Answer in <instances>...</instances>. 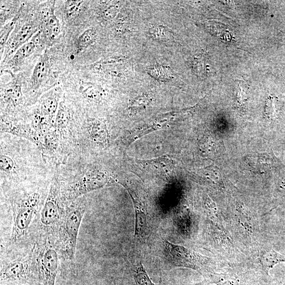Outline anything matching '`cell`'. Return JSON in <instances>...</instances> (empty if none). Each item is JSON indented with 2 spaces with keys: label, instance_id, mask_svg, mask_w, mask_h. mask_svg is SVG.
Segmentation results:
<instances>
[{
  "label": "cell",
  "instance_id": "1",
  "mask_svg": "<svg viewBox=\"0 0 285 285\" xmlns=\"http://www.w3.org/2000/svg\"><path fill=\"white\" fill-rule=\"evenodd\" d=\"M61 196L58 168L50 186L45 204L35 222L37 240L45 238L56 240L58 230L66 208Z\"/></svg>",
  "mask_w": 285,
  "mask_h": 285
},
{
  "label": "cell",
  "instance_id": "2",
  "mask_svg": "<svg viewBox=\"0 0 285 285\" xmlns=\"http://www.w3.org/2000/svg\"><path fill=\"white\" fill-rule=\"evenodd\" d=\"M86 210L82 202L66 208L56 237L61 256L64 260H75L78 237Z\"/></svg>",
  "mask_w": 285,
  "mask_h": 285
},
{
  "label": "cell",
  "instance_id": "3",
  "mask_svg": "<svg viewBox=\"0 0 285 285\" xmlns=\"http://www.w3.org/2000/svg\"><path fill=\"white\" fill-rule=\"evenodd\" d=\"M41 203V194L38 192L25 194L13 203V226L10 239L11 244L19 242L28 235L43 208Z\"/></svg>",
  "mask_w": 285,
  "mask_h": 285
},
{
  "label": "cell",
  "instance_id": "4",
  "mask_svg": "<svg viewBox=\"0 0 285 285\" xmlns=\"http://www.w3.org/2000/svg\"><path fill=\"white\" fill-rule=\"evenodd\" d=\"M1 285H36L40 283L34 251L19 257L3 260Z\"/></svg>",
  "mask_w": 285,
  "mask_h": 285
},
{
  "label": "cell",
  "instance_id": "5",
  "mask_svg": "<svg viewBox=\"0 0 285 285\" xmlns=\"http://www.w3.org/2000/svg\"><path fill=\"white\" fill-rule=\"evenodd\" d=\"M34 251L42 285H55L61 254L54 238L35 241Z\"/></svg>",
  "mask_w": 285,
  "mask_h": 285
},
{
  "label": "cell",
  "instance_id": "6",
  "mask_svg": "<svg viewBox=\"0 0 285 285\" xmlns=\"http://www.w3.org/2000/svg\"><path fill=\"white\" fill-rule=\"evenodd\" d=\"M24 11V6L22 4L18 14V19L16 27L1 57L2 65L7 63L20 47L28 42L41 29V19L39 13L35 16L32 14L25 16Z\"/></svg>",
  "mask_w": 285,
  "mask_h": 285
},
{
  "label": "cell",
  "instance_id": "7",
  "mask_svg": "<svg viewBox=\"0 0 285 285\" xmlns=\"http://www.w3.org/2000/svg\"><path fill=\"white\" fill-rule=\"evenodd\" d=\"M167 261L173 267H184L195 270L202 275L208 273L206 265L209 259L193 250L175 244L162 238Z\"/></svg>",
  "mask_w": 285,
  "mask_h": 285
},
{
  "label": "cell",
  "instance_id": "8",
  "mask_svg": "<svg viewBox=\"0 0 285 285\" xmlns=\"http://www.w3.org/2000/svg\"><path fill=\"white\" fill-rule=\"evenodd\" d=\"M110 182L109 176L102 172L86 173L69 184L61 192L63 202L74 201L84 194L102 188Z\"/></svg>",
  "mask_w": 285,
  "mask_h": 285
},
{
  "label": "cell",
  "instance_id": "9",
  "mask_svg": "<svg viewBox=\"0 0 285 285\" xmlns=\"http://www.w3.org/2000/svg\"><path fill=\"white\" fill-rule=\"evenodd\" d=\"M55 72L53 70V61L50 57L49 51L46 49L44 53L37 59L28 83V87L33 92L44 90L47 92L57 85Z\"/></svg>",
  "mask_w": 285,
  "mask_h": 285
},
{
  "label": "cell",
  "instance_id": "10",
  "mask_svg": "<svg viewBox=\"0 0 285 285\" xmlns=\"http://www.w3.org/2000/svg\"><path fill=\"white\" fill-rule=\"evenodd\" d=\"M45 44L46 43L40 30L28 42L20 47L14 56L5 63L8 69L4 72L15 74L19 71L33 57L42 53L43 45L45 46Z\"/></svg>",
  "mask_w": 285,
  "mask_h": 285
},
{
  "label": "cell",
  "instance_id": "11",
  "mask_svg": "<svg viewBox=\"0 0 285 285\" xmlns=\"http://www.w3.org/2000/svg\"><path fill=\"white\" fill-rule=\"evenodd\" d=\"M55 2H51L49 6L46 5L39 9L38 12L41 19L42 35L47 44L53 45L56 43L61 36V25L55 11Z\"/></svg>",
  "mask_w": 285,
  "mask_h": 285
},
{
  "label": "cell",
  "instance_id": "12",
  "mask_svg": "<svg viewBox=\"0 0 285 285\" xmlns=\"http://www.w3.org/2000/svg\"><path fill=\"white\" fill-rule=\"evenodd\" d=\"M130 195L135 210L134 236L140 242L147 240L149 232V218L147 206L137 191L124 183H120Z\"/></svg>",
  "mask_w": 285,
  "mask_h": 285
},
{
  "label": "cell",
  "instance_id": "13",
  "mask_svg": "<svg viewBox=\"0 0 285 285\" xmlns=\"http://www.w3.org/2000/svg\"><path fill=\"white\" fill-rule=\"evenodd\" d=\"M62 90L58 84L42 96L37 111L49 122L55 119L60 104Z\"/></svg>",
  "mask_w": 285,
  "mask_h": 285
},
{
  "label": "cell",
  "instance_id": "14",
  "mask_svg": "<svg viewBox=\"0 0 285 285\" xmlns=\"http://www.w3.org/2000/svg\"><path fill=\"white\" fill-rule=\"evenodd\" d=\"M11 74L12 80L1 85L2 101L12 107L19 106L23 101L22 85L19 77Z\"/></svg>",
  "mask_w": 285,
  "mask_h": 285
},
{
  "label": "cell",
  "instance_id": "15",
  "mask_svg": "<svg viewBox=\"0 0 285 285\" xmlns=\"http://www.w3.org/2000/svg\"><path fill=\"white\" fill-rule=\"evenodd\" d=\"M274 158L267 153H258L250 155L246 162L254 172L260 173L269 171L274 166Z\"/></svg>",
  "mask_w": 285,
  "mask_h": 285
},
{
  "label": "cell",
  "instance_id": "16",
  "mask_svg": "<svg viewBox=\"0 0 285 285\" xmlns=\"http://www.w3.org/2000/svg\"><path fill=\"white\" fill-rule=\"evenodd\" d=\"M1 129L2 133H10L27 138L35 144L40 142L38 136L30 127L13 123L7 118H2Z\"/></svg>",
  "mask_w": 285,
  "mask_h": 285
},
{
  "label": "cell",
  "instance_id": "17",
  "mask_svg": "<svg viewBox=\"0 0 285 285\" xmlns=\"http://www.w3.org/2000/svg\"><path fill=\"white\" fill-rule=\"evenodd\" d=\"M87 129L91 139L99 145H104L108 142L109 131L104 122L97 119L88 121Z\"/></svg>",
  "mask_w": 285,
  "mask_h": 285
},
{
  "label": "cell",
  "instance_id": "18",
  "mask_svg": "<svg viewBox=\"0 0 285 285\" xmlns=\"http://www.w3.org/2000/svg\"><path fill=\"white\" fill-rule=\"evenodd\" d=\"M98 34L94 28L84 30L77 38L75 42V54L79 56L80 54L92 46L96 42Z\"/></svg>",
  "mask_w": 285,
  "mask_h": 285
},
{
  "label": "cell",
  "instance_id": "19",
  "mask_svg": "<svg viewBox=\"0 0 285 285\" xmlns=\"http://www.w3.org/2000/svg\"><path fill=\"white\" fill-rule=\"evenodd\" d=\"M203 275L210 283L217 285H245L235 274H219L208 272Z\"/></svg>",
  "mask_w": 285,
  "mask_h": 285
},
{
  "label": "cell",
  "instance_id": "20",
  "mask_svg": "<svg viewBox=\"0 0 285 285\" xmlns=\"http://www.w3.org/2000/svg\"><path fill=\"white\" fill-rule=\"evenodd\" d=\"M260 263L265 273L268 275L269 271L277 264L285 263V257L273 250L263 251L260 256Z\"/></svg>",
  "mask_w": 285,
  "mask_h": 285
},
{
  "label": "cell",
  "instance_id": "21",
  "mask_svg": "<svg viewBox=\"0 0 285 285\" xmlns=\"http://www.w3.org/2000/svg\"><path fill=\"white\" fill-rule=\"evenodd\" d=\"M21 6L19 2L1 1V27L17 16Z\"/></svg>",
  "mask_w": 285,
  "mask_h": 285
},
{
  "label": "cell",
  "instance_id": "22",
  "mask_svg": "<svg viewBox=\"0 0 285 285\" xmlns=\"http://www.w3.org/2000/svg\"><path fill=\"white\" fill-rule=\"evenodd\" d=\"M200 173L202 175L204 179L208 181L211 185L221 188L225 186L224 179L217 167H206L200 172Z\"/></svg>",
  "mask_w": 285,
  "mask_h": 285
},
{
  "label": "cell",
  "instance_id": "23",
  "mask_svg": "<svg viewBox=\"0 0 285 285\" xmlns=\"http://www.w3.org/2000/svg\"><path fill=\"white\" fill-rule=\"evenodd\" d=\"M85 2L84 1H65L63 6V15L65 17L74 18L80 15L83 12Z\"/></svg>",
  "mask_w": 285,
  "mask_h": 285
},
{
  "label": "cell",
  "instance_id": "24",
  "mask_svg": "<svg viewBox=\"0 0 285 285\" xmlns=\"http://www.w3.org/2000/svg\"><path fill=\"white\" fill-rule=\"evenodd\" d=\"M70 119V114L64 100L61 101L55 118L54 124L58 129L66 128Z\"/></svg>",
  "mask_w": 285,
  "mask_h": 285
},
{
  "label": "cell",
  "instance_id": "25",
  "mask_svg": "<svg viewBox=\"0 0 285 285\" xmlns=\"http://www.w3.org/2000/svg\"><path fill=\"white\" fill-rule=\"evenodd\" d=\"M18 19V15L14 19L7 23L1 27V34H0V53L1 57L3 56L6 45L9 39L14 31Z\"/></svg>",
  "mask_w": 285,
  "mask_h": 285
},
{
  "label": "cell",
  "instance_id": "26",
  "mask_svg": "<svg viewBox=\"0 0 285 285\" xmlns=\"http://www.w3.org/2000/svg\"><path fill=\"white\" fill-rule=\"evenodd\" d=\"M192 69L194 73L203 79L209 71L208 64L205 57L202 55H198L194 57L192 62Z\"/></svg>",
  "mask_w": 285,
  "mask_h": 285
},
{
  "label": "cell",
  "instance_id": "27",
  "mask_svg": "<svg viewBox=\"0 0 285 285\" xmlns=\"http://www.w3.org/2000/svg\"><path fill=\"white\" fill-rule=\"evenodd\" d=\"M134 280L135 285H157L152 282L141 262L134 269Z\"/></svg>",
  "mask_w": 285,
  "mask_h": 285
},
{
  "label": "cell",
  "instance_id": "28",
  "mask_svg": "<svg viewBox=\"0 0 285 285\" xmlns=\"http://www.w3.org/2000/svg\"><path fill=\"white\" fill-rule=\"evenodd\" d=\"M148 164L151 165V169L155 172L165 174L171 172L173 163L169 159L163 158L152 160Z\"/></svg>",
  "mask_w": 285,
  "mask_h": 285
},
{
  "label": "cell",
  "instance_id": "29",
  "mask_svg": "<svg viewBox=\"0 0 285 285\" xmlns=\"http://www.w3.org/2000/svg\"><path fill=\"white\" fill-rule=\"evenodd\" d=\"M149 32L150 35L156 40L168 41L171 40L173 37L172 33L162 26H154L150 29Z\"/></svg>",
  "mask_w": 285,
  "mask_h": 285
},
{
  "label": "cell",
  "instance_id": "30",
  "mask_svg": "<svg viewBox=\"0 0 285 285\" xmlns=\"http://www.w3.org/2000/svg\"><path fill=\"white\" fill-rule=\"evenodd\" d=\"M105 7L100 11V14L102 19L110 21L119 14L120 7L118 5H110Z\"/></svg>",
  "mask_w": 285,
  "mask_h": 285
},
{
  "label": "cell",
  "instance_id": "31",
  "mask_svg": "<svg viewBox=\"0 0 285 285\" xmlns=\"http://www.w3.org/2000/svg\"><path fill=\"white\" fill-rule=\"evenodd\" d=\"M167 70L162 67H154L148 69V72L155 79L165 81L171 80L172 78V74Z\"/></svg>",
  "mask_w": 285,
  "mask_h": 285
},
{
  "label": "cell",
  "instance_id": "32",
  "mask_svg": "<svg viewBox=\"0 0 285 285\" xmlns=\"http://www.w3.org/2000/svg\"><path fill=\"white\" fill-rule=\"evenodd\" d=\"M46 148L50 151H55L58 146V138L57 134L53 131H48L45 135Z\"/></svg>",
  "mask_w": 285,
  "mask_h": 285
},
{
  "label": "cell",
  "instance_id": "33",
  "mask_svg": "<svg viewBox=\"0 0 285 285\" xmlns=\"http://www.w3.org/2000/svg\"><path fill=\"white\" fill-rule=\"evenodd\" d=\"M15 162L13 160L6 155H1L0 158V168L1 171L6 173H10L14 169Z\"/></svg>",
  "mask_w": 285,
  "mask_h": 285
},
{
  "label": "cell",
  "instance_id": "34",
  "mask_svg": "<svg viewBox=\"0 0 285 285\" xmlns=\"http://www.w3.org/2000/svg\"><path fill=\"white\" fill-rule=\"evenodd\" d=\"M265 114L269 119H272L275 115V105L274 98L269 96L267 99L265 106Z\"/></svg>",
  "mask_w": 285,
  "mask_h": 285
},
{
  "label": "cell",
  "instance_id": "35",
  "mask_svg": "<svg viewBox=\"0 0 285 285\" xmlns=\"http://www.w3.org/2000/svg\"><path fill=\"white\" fill-rule=\"evenodd\" d=\"M148 100V98L144 96L138 97L137 99H135L134 101H133L132 103V107L139 108L141 106H145L146 105V103H147Z\"/></svg>",
  "mask_w": 285,
  "mask_h": 285
},
{
  "label": "cell",
  "instance_id": "36",
  "mask_svg": "<svg viewBox=\"0 0 285 285\" xmlns=\"http://www.w3.org/2000/svg\"><path fill=\"white\" fill-rule=\"evenodd\" d=\"M239 89L237 94V99L238 101L241 104L245 100V91L244 89L242 88L240 84H239Z\"/></svg>",
  "mask_w": 285,
  "mask_h": 285
}]
</instances>
